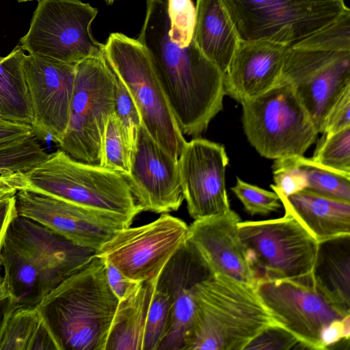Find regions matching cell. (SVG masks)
<instances>
[{
	"instance_id": "41",
	"label": "cell",
	"mask_w": 350,
	"mask_h": 350,
	"mask_svg": "<svg viewBox=\"0 0 350 350\" xmlns=\"http://www.w3.org/2000/svg\"><path fill=\"white\" fill-rule=\"evenodd\" d=\"M15 196L16 194L5 197L0 200V252L8 225L17 215Z\"/></svg>"
},
{
	"instance_id": "5",
	"label": "cell",
	"mask_w": 350,
	"mask_h": 350,
	"mask_svg": "<svg viewBox=\"0 0 350 350\" xmlns=\"http://www.w3.org/2000/svg\"><path fill=\"white\" fill-rule=\"evenodd\" d=\"M280 78L292 85L321 133L327 111L350 85V11L288 47Z\"/></svg>"
},
{
	"instance_id": "24",
	"label": "cell",
	"mask_w": 350,
	"mask_h": 350,
	"mask_svg": "<svg viewBox=\"0 0 350 350\" xmlns=\"http://www.w3.org/2000/svg\"><path fill=\"white\" fill-rule=\"evenodd\" d=\"M157 278L139 283L119 300L105 350H144L147 315Z\"/></svg>"
},
{
	"instance_id": "18",
	"label": "cell",
	"mask_w": 350,
	"mask_h": 350,
	"mask_svg": "<svg viewBox=\"0 0 350 350\" xmlns=\"http://www.w3.org/2000/svg\"><path fill=\"white\" fill-rule=\"evenodd\" d=\"M178 159L172 157L141 124L131 170L124 176L141 211H177L184 199Z\"/></svg>"
},
{
	"instance_id": "8",
	"label": "cell",
	"mask_w": 350,
	"mask_h": 350,
	"mask_svg": "<svg viewBox=\"0 0 350 350\" xmlns=\"http://www.w3.org/2000/svg\"><path fill=\"white\" fill-rule=\"evenodd\" d=\"M250 144L263 157L303 156L319 134L292 85L280 78L261 95L241 103Z\"/></svg>"
},
{
	"instance_id": "27",
	"label": "cell",
	"mask_w": 350,
	"mask_h": 350,
	"mask_svg": "<svg viewBox=\"0 0 350 350\" xmlns=\"http://www.w3.org/2000/svg\"><path fill=\"white\" fill-rule=\"evenodd\" d=\"M135 146L113 111L109 116L105 127L98 164L126 176L130 173Z\"/></svg>"
},
{
	"instance_id": "46",
	"label": "cell",
	"mask_w": 350,
	"mask_h": 350,
	"mask_svg": "<svg viewBox=\"0 0 350 350\" xmlns=\"http://www.w3.org/2000/svg\"><path fill=\"white\" fill-rule=\"evenodd\" d=\"M5 197H7V196H1V197H0V200H1V199H3V198H5Z\"/></svg>"
},
{
	"instance_id": "11",
	"label": "cell",
	"mask_w": 350,
	"mask_h": 350,
	"mask_svg": "<svg viewBox=\"0 0 350 350\" xmlns=\"http://www.w3.org/2000/svg\"><path fill=\"white\" fill-rule=\"evenodd\" d=\"M116 81L104 55L76 64L68 124L58 144L72 158L98 163L105 127L115 111Z\"/></svg>"
},
{
	"instance_id": "30",
	"label": "cell",
	"mask_w": 350,
	"mask_h": 350,
	"mask_svg": "<svg viewBox=\"0 0 350 350\" xmlns=\"http://www.w3.org/2000/svg\"><path fill=\"white\" fill-rule=\"evenodd\" d=\"M170 313L168 294L156 285L147 315L144 350H158L167 331Z\"/></svg>"
},
{
	"instance_id": "9",
	"label": "cell",
	"mask_w": 350,
	"mask_h": 350,
	"mask_svg": "<svg viewBox=\"0 0 350 350\" xmlns=\"http://www.w3.org/2000/svg\"><path fill=\"white\" fill-rule=\"evenodd\" d=\"M240 40L291 46L350 11L344 0H222Z\"/></svg>"
},
{
	"instance_id": "42",
	"label": "cell",
	"mask_w": 350,
	"mask_h": 350,
	"mask_svg": "<svg viewBox=\"0 0 350 350\" xmlns=\"http://www.w3.org/2000/svg\"><path fill=\"white\" fill-rule=\"evenodd\" d=\"M10 179L6 176H0V197L8 196L12 191Z\"/></svg>"
},
{
	"instance_id": "34",
	"label": "cell",
	"mask_w": 350,
	"mask_h": 350,
	"mask_svg": "<svg viewBox=\"0 0 350 350\" xmlns=\"http://www.w3.org/2000/svg\"><path fill=\"white\" fill-rule=\"evenodd\" d=\"M274 185L270 187L275 193L288 196L306 189L307 177L295 160V156L274 160L272 165Z\"/></svg>"
},
{
	"instance_id": "14",
	"label": "cell",
	"mask_w": 350,
	"mask_h": 350,
	"mask_svg": "<svg viewBox=\"0 0 350 350\" xmlns=\"http://www.w3.org/2000/svg\"><path fill=\"white\" fill-rule=\"evenodd\" d=\"M189 226L167 213L137 227L118 230L97 251L128 278L145 282L157 279L161 270L187 240Z\"/></svg>"
},
{
	"instance_id": "7",
	"label": "cell",
	"mask_w": 350,
	"mask_h": 350,
	"mask_svg": "<svg viewBox=\"0 0 350 350\" xmlns=\"http://www.w3.org/2000/svg\"><path fill=\"white\" fill-rule=\"evenodd\" d=\"M103 52L107 64L135 102L142 124L159 146L178 159L187 141L145 46L137 39L112 33Z\"/></svg>"
},
{
	"instance_id": "37",
	"label": "cell",
	"mask_w": 350,
	"mask_h": 350,
	"mask_svg": "<svg viewBox=\"0 0 350 350\" xmlns=\"http://www.w3.org/2000/svg\"><path fill=\"white\" fill-rule=\"evenodd\" d=\"M296 345L302 346L291 334L280 327H272L252 340L245 349H291Z\"/></svg>"
},
{
	"instance_id": "29",
	"label": "cell",
	"mask_w": 350,
	"mask_h": 350,
	"mask_svg": "<svg viewBox=\"0 0 350 350\" xmlns=\"http://www.w3.org/2000/svg\"><path fill=\"white\" fill-rule=\"evenodd\" d=\"M311 159L316 163L350 176V126L323 134Z\"/></svg>"
},
{
	"instance_id": "43",
	"label": "cell",
	"mask_w": 350,
	"mask_h": 350,
	"mask_svg": "<svg viewBox=\"0 0 350 350\" xmlns=\"http://www.w3.org/2000/svg\"><path fill=\"white\" fill-rule=\"evenodd\" d=\"M10 297V294L5 283L4 282L2 274L1 273V267H0V304L3 303L5 300L8 299Z\"/></svg>"
},
{
	"instance_id": "20",
	"label": "cell",
	"mask_w": 350,
	"mask_h": 350,
	"mask_svg": "<svg viewBox=\"0 0 350 350\" xmlns=\"http://www.w3.org/2000/svg\"><path fill=\"white\" fill-rule=\"evenodd\" d=\"M211 274L188 239L165 264L156 285L168 294L171 313L158 350H183L193 314L194 286Z\"/></svg>"
},
{
	"instance_id": "40",
	"label": "cell",
	"mask_w": 350,
	"mask_h": 350,
	"mask_svg": "<svg viewBox=\"0 0 350 350\" xmlns=\"http://www.w3.org/2000/svg\"><path fill=\"white\" fill-rule=\"evenodd\" d=\"M34 134L31 124L0 118V146L25 139Z\"/></svg>"
},
{
	"instance_id": "21",
	"label": "cell",
	"mask_w": 350,
	"mask_h": 350,
	"mask_svg": "<svg viewBox=\"0 0 350 350\" xmlns=\"http://www.w3.org/2000/svg\"><path fill=\"white\" fill-rule=\"evenodd\" d=\"M288 47L240 40L224 75L225 94L241 104L268 91L279 81Z\"/></svg>"
},
{
	"instance_id": "26",
	"label": "cell",
	"mask_w": 350,
	"mask_h": 350,
	"mask_svg": "<svg viewBox=\"0 0 350 350\" xmlns=\"http://www.w3.org/2000/svg\"><path fill=\"white\" fill-rule=\"evenodd\" d=\"M25 54L18 44L0 57V118L31 125L32 109L23 69Z\"/></svg>"
},
{
	"instance_id": "32",
	"label": "cell",
	"mask_w": 350,
	"mask_h": 350,
	"mask_svg": "<svg viewBox=\"0 0 350 350\" xmlns=\"http://www.w3.org/2000/svg\"><path fill=\"white\" fill-rule=\"evenodd\" d=\"M170 20L169 36L180 46L193 41L196 8L191 0H167Z\"/></svg>"
},
{
	"instance_id": "10",
	"label": "cell",
	"mask_w": 350,
	"mask_h": 350,
	"mask_svg": "<svg viewBox=\"0 0 350 350\" xmlns=\"http://www.w3.org/2000/svg\"><path fill=\"white\" fill-rule=\"evenodd\" d=\"M284 210L277 219L238 224L258 281L295 279L315 273L321 245L292 212Z\"/></svg>"
},
{
	"instance_id": "19",
	"label": "cell",
	"mask_w": 350,
	"mask_h": 350,
	"mask_svg": "<svg viewBox=\"0 0 350 350\" xmlns=\"http://www.w3.org/2000/svg\"><path fill=\"white\" fill-rule=\"evenodd\" d=\"M239 215L232 209L194 220L189 226L188 241L212 274L222 275L256 287L258 277L241 239Z\"/></svg>"
},
{
	"instance_id": "36",
	"label": "cell",
	"mask_w": 350,
	"mask_h": 350,
	"mask_svg": "<svg viewBox=\"0 0 350 350\" xmlns=\"http://www.w3.org/2000/svg\"><path fill=\"white\" fill-rule=\"evenodd\" d=\"M348 126H350V85L342 91L329 108L321 133L332 134Z\"/></svg>"
},
{
	"instance_id": "12",
	"label": "cell",
	"mask_w": 350,
	"mask_h": 350,
	"mask_svg": "<svg viewBox=\"0 0 350 350\" xmlns=\"http://www.w3.org/2000/svg\"><path fill=\"white\" fill-rule=\"evenodd\" d=\"M256 288L280 326L309 349L323 350L322 330L350 314L316 273L295 279L259 280Z\"/></svg>"
},
{
	"instance_id": "31",
	"label": "cell",
	"mask_w": 350,
	"mask_h": 350,
	"mask_svg": "<svg viewBox=\"0 0 350 350\" xmlns=\"http://www.w3.org/2000/svg\"><path fill=\"white\" fill-rule=\"evenodd\" d=\"M231 190L241 201L245 211L252 216L267 215L281 207L279 196L274 191L266 190L239 177H237L236 184Z\"/></svg>"
},
{
	"instance_id": "4",
	"label": "cell",
	"mask_w": 350,
	"mask_h": 350,
	"mask_svg": "<svg viewBox=\"0 0 350 350\" xmlns=\"http://www.w3.org/2000/svg\"><path fill=\"white\" fill-rule=\"evenodd\" d=\"M118 301L96 254L35 308L56 350H105Z\"/></svg>"
},
{
	"instance_id": "3",
	"label": "cell",
	"mask_w": 350,
	"mask_h": 350,
	"mask_svg": "<svg viewBox=\"0 0 350 350\" xmlns=\"http://www.w3.org/2000/svg\"><path fill=\"white\" fill-rule=\"evenodd\" d=\"M193 304L183 350H245L267 329L282 327L254 286L225 275L198 282Z\"/></svg>"
},
{
	"instance_id": "17",
	"label": "cell",
	"mask_w": 350,
	"mask_h": 350,
	"mask_svg": "<svg viewBox=\"0 0 350 350\" xmlns=\"http://www.w3.org/2000/svg\"><path fill=\"white\" fill-rule=\"evenodd\" d=\"M178 161L183 198L194 220L231 209L226 188L228 157L223 145L196 137L185 143Z\"/></svg>"
},
{
	"instance_id": "6",
	"label": "cell",
	"mask_w": 350,
	"mask_h": 350,
	"mask_svg": "<svg viewBox=\"0 0 350 350\" xmlns=\"http://www.w3.org/2000/svg\"><path fill=\"white\" fill-rule=\"evenodd\" d=\"M25 177V189L113 215L129 226L142 212L122 174L77 160L61 149L49 154Z\"/></svg>"
},
{
	"instance_id": "16",
	"label": "cell",
	"mask_w": 350,
	"mask_h": 350,
	"mask_svg": "<svg viewBox=\"0 0 350 350\" xmlns=\"http://www.w3.org/2000/svg\"><path fill=\"white\" fill-rule=\"evenodd\" d=\"M76 64L38 55L23 57V69L31 101V126L40 138L58 144L68 124Z\"/></svg>"
},
{
	"instance_id": "28",
	"label": "cell",
	"mask_w": 350,
	"mask_h": 350,
	"mask_svg": "<svg viewBox=\"0 0 350 350\" xmlns=\"http://www.w3.org/2000/svg\"><path fill=\"white\" fill-rule=\"evenodd\" d=\"M308 180L306 189L333 199L350 202V176L324 167L311 158L295 156Z\"/></svg>"
},
{
	"instance_id": "23",
	"label": "cell",
	"mask_w": 350,
	"mask_h": 350,
	"mask_svg": "<svg viewBox=\"0 0 350 350\" xmlns=\"http://www.w3.org/2000/svg\"><path fill=\"white\" fill-rule=\"evenodd\" d=\"M193 41L225 75L240 38L222 0H197Z\"/></svg>"
},
{
	"instance_id": "45",
	"label": "cell",
	"mask_w": 350,
	"mask_h": 350,
	"mask_svg": "<svg viewBox=\"0 0 350 350\" xmlns=\"http://www.w3.org/2000/svg\"><path fill=\"white\" fill-rule=\"evenodd\" d=\"M106 2H107L108 3H113L114 1L116 0H105Z\"/></svg>"
},
{
	"instance_id": "13",
	"label": "cell",
	"mask_w": 350,
	"mask_h": 350,
	"mask_svg": "<svg viewBox=\"0 0 350 350\" xmlns=\"http://www.w3.org/2000/svg\"><path fill=\"white\" fill-rule=\"evenodd\" d=\"M97 13L79 0H39L20 45L29 54L72 64L103 55L104 44L91 32Z\"/></svg>"
},
{
	"instance_id": "44",
	"label": "cell",
	"mask_w": 350,
	"mask_h": 350,
	"mask_svg": "<svg viewBox=\"0 0 350 350\" xmlns=\"http://www.w3.org/2000/svg\"><path fill=\"white\" fill-rule=\"evenodd\" d=\"M18 1V2H25V1H35V0H16ZM36 1H39V0H36Z\"/></svg>"
},
{
	"instance_id": "22",
	"label": "cell",
	"mask_w": 350,
	"mask_h": 350,
	"mask_svg": "<svg viewBox=\"0 0 350 350\" xmlns=\"http://www.w3.org/2000/svg\"><path fill=\"white\" fill-rule=\"evenodd\" d=\"M277 194L284 208L297 217L320 245L349 238V202L325 197L308 189L288 196Z\"/></svg>"
},
{
	"instance_id": "39",
	"label": "cell",
	"mask_w": 350,
	"mask_h": 350,
	"mask_svg": "<svg viewBox=\"0 0 350 350\" xmlns=\"http://www.w3.org/2000/svg\"><path fill=\"white\" fill-rule=\"evenodd\" d=\"M350 338V314L328 324L321 332V342L324 349Z\"/></svg>"
},
{
	"instance_id": "2",
	"label": "cell",
	"mask_w": 350,
	"mask_h": 350,
	"mask_svg": "<svg viewBox=\"0 0 350 350\" xmlns=\"http://www.w3.org/2000/svg\"><path fill=\"white\" fill-rule=\"evenodd\" d=\"M96 254V251L17 214L8 225L0 252L9 301L15 308H35Z\"/></svg>"
},
{
	"instance_id": "47",
	"label": "cell",
	"mask_w": 350,
	"mask_h": 350,
	"mask_svg": "<svg viewBox=\"0 0 350 350\" xmlns=\"http://www.w3.org/2000/svg\"><path fill=\"white\" fill-rule=\"evenodd\" d=\"M4 301H3V302H4ZM3 303H1V304H0V307H1V306L2 305V304H3Z\"/></svg>"
},
{
	"instance_id": "38",
	"label": "cell",
	"mask_w": 350,
	"mask_h": 350,
	"mask_svg": "<svg viewBox=\"0 0 350 350\" xmlns=\"http://www.w3.org/2000/svg\"><path fill=\"white\" fill-rule=\"evenodd\" d=\"M103 261L108 284L118 300L128 295L141 283L128 278L111 262Z\"/></svg>"
},
{
	"instance_id": "1",
	"label": "cell",
	"mask_w": 350,
	"mask_h": 350,
	"mask_svg": "<svg viewBox=\"0 0 350 350\" xmlns=\"http://www.w3.org/2000/svg\"><path fill=\"white\" fill-rule=\"evenodd\" d=\"M167 0H146L138 40L148 50L179 129L196 137L222 109L224 74L208 59L193 39L180 46L169 36Z\"/></svg>"
},
{
	"instance_id": "35",
	"label": "cell",
	"mask_w": 350,
	"mask_h": 350,
	"mask_svg": "<svg viewBox=\"0 0 350 350\" xmlns=\"http://www.w3.org/2000/svg\"><path fill=\"white\" fill-rule=\"evenodd\" d=\"M114 111L126 127L131 140L136 144L138 131L142 124L140 114L131 94L118 78Z\"/></svg>"
},
{
	"instance_id": "33",
	"label": "cell",
	"mask_w": 350,
	"mask_h": 350,
	"mask_svg": "<svg viewBox=\"0 0 350 350\" xmlns=\"http://www.w3.org/2000/svg\"><path fill=\"white\" fill-rule=\"evenodd\" d=\"M325 276L320 277L322 282L335 297L347 309L350 306L349 255L342 252L327 256ZM350 310V309H349Z\"/></svg>"
},
{
	"instance_id": "25",
	"label": "cell",
	"mask_w": 350,
	"mask_h": 350,
	"mask_svg": "<svg viewBox=\"0 0 350 350\" xmlns=\"http://www.w3.org/2000/svg\"><path fill=\"white\" fill-rule=\"evenodd\" d=\"M56 349L36 308H15L7 299L0 322V350Z\"/></svg>"
},
{
	"instance_id": "15",
	"label": "cell",
	"mask_w": 350,
	"mask_h": 350,
	"mask_svg": "<svg viewBox=\"0 0 350 350\" xmlns=\"http://www.w3.org/2000/svg\"><path fill=\"white\" fill-rule=\"evenodd\" d=\"M15 197L18 215L95 251L118 230L129 227L113 215L28 189L17 191Z\"/></svg>"
}]
</instances>
